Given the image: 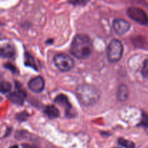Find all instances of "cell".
Segmentation results:
<instances>
[{
	"label": "cell",
	"mask_w": 148,
	"mask_h": 148,
	"mask_svg": "<svg viewBox=\"0 0 148 148\" xmlns=\"http://www.w3.org/2000/svg\"><path fill=\"white\" fill-rule=\"evenodd\" d=\"M142 75L144 77H148V59L145 60L143 63V68H142Z\"/></svg>",
	"instance_id": "cell-18"
},
{
	"label": "cell",
	"mask_w": 148,
	"mask_h": 148,
	"mask_svg": "<svg viewBox=\"0 0 148 148\" xmlns=\"http://www.w3.org/2000/svg\"><path fill=\"white\" fill-rule=\"evenodd\" d=\"M139 126H142V127H145L148 130V114H146V113H143L141 121L139 124Z\"/></svg>",
	"instance_id": "cell-16"
},
{
	"label": "cell",
	"mask_w": 148,
	"mask_h": 148,
	"mask_svg": "<svg viewBox=\"0 0 148 148\" xmlns=\"http://www.w3.org/2000/svg\"><path fill=\"white\" fill-rule=\"evenodd\" d=\"M118 143L119 145L122 146V147L125 148H134V147H135L134 143L130 141V140H125V139L124 138L119 139Z\"/></svg>",
	"instance_id": "cell-14"
},
{
	"label": "cell",
	"mask_w": 148,
	"mask_h": 148,
	"mask_svg": "<svg viewBox=\"0 0 148 148\" xmlns=\"http://www.w3.org/2000/svg\"><path fill=\"white\" fill-rule=\"evenodd\" d=\"M25 148H31L30 147H25Z\"/></svg>",
	"instance_id": "cell-22"
},
{
	"label": "cell",
	"mask_w": 148,
	"mask_h": 148,
	"mask_svg": "<svg viewBox=\"0 0 148 148\" xmlns=\"http://www.w3.org/2000/svg\"><path fill=\"white\" fill-rule=\"evenodd\" d=\"M75 95L79 102L85 107L95 105L100 99V92L94 85L82 84L77 87Z\"/></svg>",
	"instance_id": "cell-2"
},
{
	"label": "cell",
	"mask_w": 148,
	"mask_h": 148,
	"mask_svg": "<svg viewBox=\"0 0 148 148\" xmlns=\"http://www.w3.org/2000/svg\"><path fill=\"white\" fill-rule=\"evenodd\" d=\"M69 3L75 6H84L89 1V0H68Z\"/></svg>",
	"instance_id": "cell-17"
},
{
	"label": "cell",
	"mask_w": 148,
	"mask_h": 148,
	"mask_svg": "<svg viewBox=\"0 0 148 148\" xmlns=\"http://www.w3.org/2000/svg\"><path fill=\"white\" fill-rule=\"evenodd\" d=\"M28 116H29V114H27L26 111H23V112L17 114V116H16V118H17V119L18 120V121H25V120L27 119V117H28Z\"/></svg>",
	"instance_id": "cell-19"
},
{
	"label": "cell",
	"mask_w": 148,
	"mask_h": 148,
	"mask_svg": "<svg viewBox=\"0 0 148 148\" xmlns=\"http://www.w3.org/2000/svg\"><path fill=\"white\" fill-rule=\"evenodd\" d=\"M10 148H19V147H18V146H17V145H14V146H12V147H11Z\"/></svg>",
	"instance_id": "cell-21"
},
{
	"label": "cell",
	"mask_w": 148,
	"mask_h": 148,
	"mask_svg": "<svg viewBox=\"0 0 148 148\" xmlns=\"http://www.w3.org/2000/svg\"><path fill=\"white\" fill-rule=\"evenodd\" d=\"M12 85L10 82L7 81H3L1 83V93H7L11 91Z\"/></svg>",
	"instance_id": "cell-15"
},
{
	"label": "cell",
	"mask_w": 148,
	"mask_h": 148,
	"mask_svg": "<svg viewBox=\"0 0 148 148\" xmlns=\"http://www.w3.org/2000/svg\"><path fill=\"white\" fill-rule=\"evenodd\" d=\"M16 54L15 49L12 44H5L1 47V56L3 58L12 59L14 58Z\"/></svg>",
	"instance_id": "cell-10"
},
{
	"label": "cell",
	"mask_w": 148,
	"mask_h": 148,
	"mask_svg": "<svg viewBox=\"0 0 148 148\" xmlns=\"http://www.w3.org/2000/svg\"><path fill=\"white\" fill-rule=\"evenodd\" d=\"M54 102L64 108L66 116L70 117V118L72 116H75V113H74L72 106L71 105L70 102L69 101L66 95H63V94L57 95L54 99Z\"/></svg>",
	"instance_id": "cell-7"
},
{
	"label": "cell",
	"mask_w": 148,
	"mask_h": 148,
	"mask_svg": "<svg viewBox=\"0 0 148 148\" xmlns=\"http://www.w3.org/2000/svg\"><path fill=\"white\" fill-rule=\"evenodd\" d=\"M28 88L35 93H40L44 90L45 81L41 76H37L32 78L27 83Z\"/></svg>",
	"instance_id": "cell-8"
},
{
	"label": "cell",
	"mask_w": 148,
	"mask_h": 148,
	"mask_svg": "<svg viewBox=\"0 0 148 148\" xmlns=\"http://www.w3.org/2000/svg\"><path fill=\"white\" fill-rule=\"evenodd\" d=\"M4 66H5V68H7V69H10V70L12 72H13V73H14V72H17L16 67L14 66V65L12 64L7 63V64H4Z\"/></svg>",
	"instance_id": "cell-20"
},
{
	"label": "cell",
	"mask_w": 148,
	"mask_h": 148,
	"mask_svg": "<svg viewBox=\"0 0 148 148\" xmlns=\"http://www.w3.org/2000/svg\"><path fill=\"white\" fill-rule=\"evenodd\" d=\"M15 90L10 92L7 95V98L14 104L22 106L24 104L25 101L26 99V97H27V94H26L25 91L22 89L21 86H20V83L18 82H15Z\"/></svg>",
	"instance_id": "cell-6"
},
{
	"label": "cell",
	"mask_w": 148,
	"mask_h": 148,
	"mask_svg": "<svg viewBox=\"0 0 148 148\" xmlns=\"http://www.w3.org/2000/svg\"><path fill=\"white\" fill-rule=\"evenodd\" d=\"M129 88L125 84H121L119 86L117 90V99L120 102H125L129 98Z\"/></svg>",
	"instance_id": "cell-11"
},
{
	"label": "cell",
	"mask_w": 148,
	"mask_h": 148,
	"mask_svg": "<svg viewBox=\"0 0 148 148\" xmlns=\"http://www.w3.org/2000/svg\"><path fill=\"white\" fill-rule=\"evenodd\" d=\"M124 46L119 40L113 39L108 44L107 57L111 63H116L122 58Z\"/></svg>",
	"instance_id": "cell-3"
},
{
	"label": "cell",
	"mask_w": 148,
	"mask_h": 148,
	"mask_svg": "<svg viewBox=\"0 0 148 148\" xmlns=\"http://www.w3.org/2000/svg\"><path fill=\"white\" fill-rule=\"evenodd\" d=\"M25 64L37 71V67H36L34 58L30 53H27V52L25 53Z\"/></svg>",
	"instance_id": "cell-13"
},
{
	"label": "cell",
	"mask_w": 148,
	"mask_h": 148,
	"mask_svg": "<svg viewBox=\"0 0 148 148\" xmlns=\"http://www.w3.org/2000/svg\"><path fill=\"white\" fill-rule=\"evenodd\" d=\"M93 51L92 39L85 34H77L71 43L70 52L75 57L85 59L89 57Z\"/></svg>",
	"instance_id": "cell-1"
},
{
	"label": "cell",
	"mask_w": 148,
	"mask_h": 148,
	"mask_svg": "<svg viewBox=\"0 0 148 148\" xmlns=\"http://www.w3.org/2000/svg\"><path fill=\"white\" fill-rule=\"evenodd\" d=\"M55 66L61 72H69L75 66V61L66 53H60L53 57Z\"/></svg>",
	"instance_id": "cell-4"
},
{
	"label": "cell",
	"mask_w": 148,
	"mask_h": 148,
	"mask_svg": "<svg viewBox=\"0 0 148 148\" xmlns=\"http://www.w3.org/2000/svg\"><path fill=\"white\" fill-rule=\"evenodd\" d=\"M113 27L117 34L123 36L130 30V24L129 22L124 19L116 18L113 21Z\"/></svg>",
	"instance_id": "cell-9"
},
{
	"label": "cell",
	"mask_w": 148,
	"mask_h": 148,
	"mask_svg": "<svg viewBox=\"0 0 148 148\" xmlns=\"http://www.w3.org/2000/svg\"><path fill=\"white\" fill-rule=\"evenodd\" d=\"M127 14L130 18L138 24L148 25V16L143 9L137 7H130L127 9Z\"/></svg>",
	"instance_id": "cell-5"
},
{
	"label": "cell",
	"mask_w": 148,
	"mask_h": 148,
	"mask_svg": "<svg viewBox=\"0 0 148 148\" xmlns=\"http://www.w3.org/2000/svg\"><path fill=\"white\" fill-rule=\"evenodd\" d=\"M44 113L49 119H56L59 116V111L58 108L53 105H49L45 108Z\"/></svg>",
	"instance_id": "cell-12"
}]
</instances>
